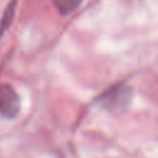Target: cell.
I'll list each match as a JSON object with an SVG mask.
<instances>
[{"mask_svg": "<svg viewBox=\"0 0 158 158\" xmlns=\"http://www.w3.org/2000/svg\"><path fill=\"white\" fill-rule=\"evenodd\" d=\"M132 96L133 89L125 83H118L102 91L98 96L96 102H99L107 111L117 112L123 111L130 105Z\"/></svg>", "mask_w": 158, "mask_h": 158, "instance_id": "obj_1", "label": "cell"}, {"mask_svg": "<svg viewBox=\"0 0 158 158\" xmlns=\"http://www.w3.org/2000/svg\"><path fill=\"white\" fill-rule=\"evenodd\" d=\"M21 111V99L10 84H0V117L12 120Z\"/></svg>", "mask_w": 158, "mask_h": 158, "instance_id": "obj_2", "label": "cell"}, {"mask_svg": "<svg viewBox=\"0 0 158 158\" xmlns=\"http://www.w3.org/2000/svg\"><path fill=\"white\" fill-rule=\"evenodd\" d=\"M16 4H17V0H11L7 4L6 9L4 10V14H2L1 20H0V36L11 26V23L14 21V17H15Z\"/></svg>", "mask_w": 158, "mask_h": 158, "instance_id": "obj_3", "label": "cell"}, {"mask_svg": "<svg viewBox=\"0 0 158 158\" xmlns=\"http://www.w3.org/2000/svg\"><path fill=\"white\" fill-rule=\"evenodd\" d=\"M52 1L56 9L58 10V12L65 16L73 12L74 10H77L84 0H52Z\"/></svg>", "mask_w": 158, "mask_h": 158, "instance_id": "obj_4", "label": "cell"}]
</instances>
